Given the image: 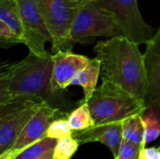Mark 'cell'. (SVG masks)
Listing matches in <instances>:
<instances>
[{
  "label": "cell",
  "instance_id": "obj_11",
  "mask_svg": "<svg viewBox=\"0 0 160 159\" xmlns=\"http://www.w3.org/2000/svg\"><path fill=\"white\" fill-rule=\"evenodd\" d=\"M143 59L148 85L145 103L160 111V27L146 43Z\"/></svg>",
  "mask_w": 160,
  "mask_h": 159
},
{
  "label": "cell",
  "instance_id": "obj_26",
  "mask_svg": "<svg viewBox=\"0 0 160 159\" xmlns=\"http://www.w3.org/2000/svg\"><path fill=\"white\" fill-rule=\"evenodd\" d=\"M134 159H140V155H139V156H137V157H136Z\"/></svg>",
  "mask_w": 160,
  "mask_h": 159
},
{
  "label": "cell",
  "instance_id": "obj_23",
  "mask_svg": "<svg viewBox=\"0 0 160 159\" xmlns=\"http://www.w3.org/2000/svg\"><path fill=\"white\" fill-rule=\"evenodd\" d=\"M140 159H160V147L142 148Z\"/></svg>",
  "mask_w": 160,
  "mask_h": 159
},
{
  "label": "cell",
  "instance_id": "obj_14",
  "mask_svg": "<svg viewBox=\"0 0 160 159\" xmlns=\"http://www.w3.org/2000/svg\"><path fill=\"white\" fill-rule=\"evenodd\" d=\"M0 21L9 26L23 44L24 32L16 0H0Z\"/></svg>",
  "mask_w": 160,
  "mask_h": 159
},
{
  "label": "cell",
  "instance_id": "obj_8",
  "mask_svg": "<svg viewBox=\"0 0 160 159\" xmlns=\"http://www.w3.org/2000/svg\"><path fill=\"white\" fill-rule=\"evenodd\" d=\"M24 32L23 44L29 52L45 56V43L52 41L51 33L34 0H16Z\"/></svg>",
  "mask_w": 160,
  "mask_h": 159
},
{
  "label": "cell",
  "instance_id": "obj_24",
  "mask_svg": "<svg viewBox=\"0 0 160 159\" xmlns=\"http://www.w3.org/2000/svg\"><path fill=\"white\" fill-rule=\"evenodd\" d=\"M52 154H53V151L50 152L49 154L45 155V156H44V157H39V158H37V159H53Z\"/></svg>",
  "mask_w": 160,
  "mask_h": 159
},
{
  "label": "cell",
  "instance_id": "obj_25",
  "mask_svg": "<svg viewBox=\"0 0 160 159\" xmlns=\"http://www.w3.org/2000/svg\"><path fill=\"white\" fill-rule=\"evenodd\" d=\"M69 1H71V2H75V3H79V2H81L82 0H69Z\"/></svg>",
  "mask_w": 160,
  "mask_h": 159
},
{
  "label": "cell",
  "instance_id": "obj_7",
  "mask_svg": "<svg viewBox=\"0 0 160 159\" xmlns=\"http://www.w3.org/2000/svg\"><path fill=\"white\" fill-rule=\"evenodd\" d=\"M52 38V51L68 50V34L79 3L69 0H34Z\"/></svg>",
  "mask_w": 160,
  "mask_h": 159
},
{
  "label": "cell",
  "instance_id": "obj_2",
  "mask_svg": "<svg viewBox=\"0 0 160 159\" xmlns=\"http://www.w3.org/2000/svg\"><path fill=\"white\" fill-rule=\"evenodd\" d=\"M52 54H29L20 62L3 63L0 72V104L17 98L33 97L52 104L56 94L52 87Z\"/></svg>",
  "mask_w": 160,
  "mask_h": 159
},
{
  "label": "cell",
  "instance_id": "obj_9",
  "mask_svg": "<svg viewBox=\"0 0 160 159\" xmlns=\"http://www.w3.org/2000/svg\"><path fill=\"white\" fill-rule=\"evenodd\" d=\"M59 113L61 112L58 107L45 101L25 126L15 144L9 150L19 155L26 147L47 137L49 127Z\"/></svg>",
  "mask_w": 160,
  "mask_h": 159
},
{
  "label": "cell",
  "instance_id": "obj_17",
  "mask_svg": "<svg viewBox=\"0 0 160 159\" xmlns=\"http://www.w3.org/2000/svg\"><path fill=\"white\" fill-rule=\"evenodd\" d=\"M68 120L73 131L84 130L95 126L87 102L82 103L78 108L73 110L68 114Z\"/></svg>",
  "mask_w": 160,
  "mask_h": 159
},
{
  "label": "cell",
  "instance_id": "obj_3",
  "mask_svg": "<svg viewBox=\"0 0 160 159\" xmlns=\"http://www.w3.org/2000/svg\"><path fill=\"white\" fill-rule=\"evenodd\" d=\"M95 125L121 123L128 117L142 114L147 108L139 99L114 83L102 80L87 101Z\"/></svg>",
  "mask_w": 160,
  "mask_h": 159
},
{
  "label": "cell",
  "instance_id": "obj_22",
  "mask_svg": "<svg viewBox=\"0 0 160 159\" xmlns=\"http://www.w3.org/2000/svg\"><path fill=\"white\" fill-rule=\"evenodd\" d=\"M0 39L2 44H7V45L22 43L20 38L16 36V34L12 31V29L1 21H0Z\"/></svg>",
  "mask_w": 160,
  "mask_h": 159
},
{
  "label": "cell",
  "instance_id": "obj_20",
  "mask_svg": "<svg viewBox=\"0 0 160 159\" xmlns=\"http://www.w3.org/2000/svg\"><path fill=\"white\" fill-rule=\"evenodd\" d=\"M72 134L73 130L70 127L68 120L65 118H56L55 120H53L47 131V137L55 139L57 141L67 137H70L72 136Z\"/></svg>",
  "mask_w": 160,
  "mask_h": 159
},
{
  "label": "cell",
  "instance_id": "obj_5",
  "mask_svg": "<svg viewBox=\"0 0 160 159\" xmlns=\"http://www.w3.org/2000/svg\"><path fill=\"white\" fill-rule=\"evenodd\" d=\"M112 17L122 35L138 45L146 44L155 30L142 18L137 0H92Z\"/></svg>",
  "mask_w": 160,
  "mask_h": 159
},
{
  "label": "cell",
  "instance_id": "obj_12",
  "mask_svg": "<svg viewBox=\"0 0 160 159\" xmlns=\"http://www.w3.org/2000/svg\"><path fill=\"white\" fill-rule=\"evenodd\" d=\"M72 137L80 144L88 142H100L106 145L114 157L118 155L123 142V128L121 123L95 125L81 131H73Z\"/></svg>",
  "mask_w": 160,
  "mask_h": 159
},
{
  "label": "cell",
  "instance_id": "obj_18",
  "mask_svg": "<svg viewBox=\"0 0 160 159\" xmlns=\"http://www.w3.org/2000/svg\"><path fill=\"white\" fill-rule=\"evenodd\" d=\"M57 140L45 137L23 149L14 159H37L53 151Z\"/></svg>",
  "mask_w": 160,
  "mask_h": 159
},
{
  "label": "cell",
  "instance_id": "obj_6",
  "mask_svg": "<svg viewBox=\"0 0 160 159\" xmlns=\"http://www.w3.org/2000/svg\"><path fill=\"white\" fill-rule=\"evenodd\" d=\"M44 102L42 99L26 97L0 104V155L13 147L25 126Z\"/></svg>",
  "mask_w": 160,
  "mask_h": 159
},
{
  "label": "cell",
  "instance_id": "obj_1",
  "mask_svg": "<svg viewBox=\"0 0 160 159\" xmlns=\"http://www.w3.org/2000/svg\"><path fill=\"white\" fill-rule=\"evenodd\" d=\"M94 52L101 61V78L145 100L147 75L139 45L124 36L98 41Z\"/></svg>",
  "mask_w": 160,
  "mask_h": 159
},
{
  "label": "cell",
  "instance_id": "obj_4",
  "mask_svg": "<svg viewBox=\"0 0 160 159\" xmlns=\"http://www.w3.org/2000/svg\"><path fill=\"white\" fill-rule=\"evenodd\" d=\"M123 36L110 13L92 0H82L71 22L69 43H85L96 37Z\"/></svg>",
  "mask_w": 160,
  "mask_h": 159
},
{
  "label": "cell",
  "instance_id": "obj_16",
  "mask_svg": "<svg viewBox=\"0 0 160 159\" xmlns=\"http://www.w3.org/2000/svg\"><path fill=\"white\" fill-rule=\"evenodd\" d=\"M123 140L141 145L143 148L144 126L142 120V114L133 115L122 122Z\"/></svg>",
  "mask_w": 160,
  "mask_h": 159
},
{
  "label": "cell",
  "instance_id": "obj_10",
  "mask_svg": "<svg viewBox=\"0 0 160 159\" xmlns=\"http://www.w3.org/2000/svg\"><path fill=\"white\" fill-rule=\"evenodd\" d=\"M52 87L58 93L70 86V82L76 74L84 68L90 58L72 52L71 48L59 50L52 54Z\"/></svg>",
  "mask_w": 160,
  "mask_h": 159
},
{
  "label": "cell",
  "instance_id": "obj_19",
  "mask_svg": "<svg viewBox=\"0 0 160 159\" xmlns=\"http://www.w3.org/2000/svg\"><path fill=\"white\" fill-rule=\"evenodd\" d=\"M80 143L72 136L57 141L53 149V159H70L77 152Z\"/></svg>",
  "mask_w": 160,
  "mask_h": 159
},
{
  "label": "cell",
  "instance_id": "obj_15",
  "mask_svg": "<svg viewBox=\"0 0 160 159\" xmlns=\"http://www.w3.org/2000/svg\"><path fill=\"white\" fill-rule=\"evenodd\" d=\"M144 126L143 147L154 142L160 136V111L155 107H147L142 113Z\"/></svg>",
  "mask_w": 160,
  "mask_h": 159
},
{
  "label": "cell",
  "instance_id": "obj_21",
  "mask_svg": "<svg viewBox=\"0 0 160 159\" xmlns=\"http://www.w3.org/2000/svg\"><path fill=\"white\" fill-rule=\"evenodd\" d=\"M142 148V147L141 145L123 140L115 159H134L140 155Z\"/></svg>",
  "mask_w": 160,
  "mask_h": 159
},
{
  "label": "cell",
  "instance_id": "obj_13",
  "mask_svg": "<svg viewBox=\"0 0 160 159\" xmlns=\"http://www.w3.org/2000/svg\"><path fill=\"white\" fill-rule=\"evenodd\" d=\"M101 74V61L99 58H91L87 66L80 70L70 82V85L81 86L83 90L84 99L87 102L97 89L98 78Z\"/></svg>",
  "mask_w": 160,
  "mask_h": 159
}]
</instances>
